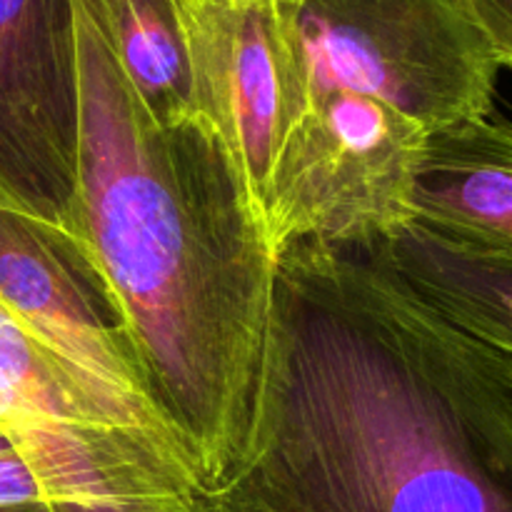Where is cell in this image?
Segmentation results:
<instances>
[{
  "label": "cell",
  "mask_w": 512,
  "mask_h": 512,
  "mask_svg": "<svg viewBox=\"0 0 512 512\" xmlns=\"http://www.w3.org/2000/svg\"><path fill=\"white\" fill-rule=\"evenodd\" d=\"M0 303L58 365L110 438L200 495L183 443L155 405L80 260L3 200Z\"/></svg>",
  "instance_id": "cell-3"
},
{
  "label": "cell",
  "mask_w": 512,
  "mask_h": 512,
  "mask_svg": "<svg viewBox=\"0 0 512 512\" xmlns=\"http://www.w3.org/2000/svg\"><path fill=\"white\" fill-rule=\"evenodd\" d=\"M183 25L195 115L228 150L268 228L290 73L283 8L275 0H185Z\"/></svg>",
  "instance_id": "cell-6"
},
{
  "label": "cell",
  "mask_w": 512,
  "mask_h": 512,
  "mask_svg": "<svg viewBox=\"0 0 512 512\" xmlns=\"http://www.w3.org/2000/svg\"><path fill=\"white\" fill-rule=\"evenodd\" d=\"M415 208L440 233L512 253V123L488 115L435 133Z\"/></svg>",
  "instance_id": "cell-7"
},
{
  "label": "cell",
  "mask_w": 512,
  "mask_h": 512,
  "mask_svg": "<svg viewBox=\"0 0 512 512\" xmlns=\"http://www.w3.org/2000/svg\"><path fill=\"white\" fill-rule=\"evenodd\" d=\"M0 433L48 512H198L193 490L110 438L0 303Z\"/></svg>",
  "instance_id": "cell-4"
},
{
  "label": "cell",
  "mask_w": 512,
  "mask_h": 512,
  "mask_svg": "<svg viewBox=\"0 0 512 512\" xmlns=\"http://www.w3.org/2000/svg\"><path fill=\"white\" fill-rule=\"evenodd\" d=\"M275 3H298V0H275Z\"/></svg>",
  "instance_id": "cell-14"
},
{
  "label": "cell",
  "mask_w": 512,
  "mask_h": 512,
  "mask_svg": "<svg viewBox=\"0 0 512 512\" xmlns=\"http://www.w3.org/2000/svg\"><path fill=\"white\" fill-rule=\"evenodd\" d=\"M493 48L500 68L512 70V0H458Z\"/></svg>",
  "instance_id": "cell-10"
},
{
  "label": "cell",
  "mask_w": 512,
  "mask_h": 512,
  "mask_svg": "<svg viewBox=\"0 0 512 512\" xmlns=\"http://www.w3.org/2000/svg\"><path fill=\"white\" fill-rule=\"evenodd\" d=\"M0 512H48L43 505H15V508H0Z\"/></svg>",
  "instance_id": "cell-12"
},
{
  "label": "cell",
  "mask_w": 512,
  "mask_h": 512,
  "mask_svg": "<svg viewBox=\"0 0 512 512\" xmlns=\"http://www.w3.org/2000/svg\"><path fill=\"white\" fill-rule=\"evenodd\" d=\"M163 125L198 118L185 50V0H73Z\"/></svg>",
  "instance_id": "cell-9"
},
{
  "label": "cell",
  "mask_w": 512,
  "mask_h": 512,
  "mask_svg": "<svg viewBox=\"0 0 512 512\" xmlns=\"http://www.w3.org/2000/svg\"><path fill=\"white\" fill-rule=\"evenodd\" d=\"M75 155L73 0H0V200L60 243L68 238Z\"/></svg>",
  "instance_id": "cell-5"
},
{
  "label": "cell",
  "mask_w": 512,
  "mask_h": 512,
  "mask_svg": "<svg viewBox=\"0 0 512 512\" xmlns=\"http://www.w3.org/2000/svg\"><path fill=\"white\" fill-rule=\"evenodd\" d=\"M290 43L285 115L315 95L375 100L430 135L488 118L500 63L458 0L280 3Z\"/></svg>",
  "instance_id": "cell-2"
},
{
  "label": "cell",
  "mask_w": 512,
  "mask_h": 512,
  "mask_svg": "<svg viewBox=\"0 0 512 512\" xmlns=\"http://www.w3.org/2000/svg\"><path fill=\"white\" fill-rule=\"evenodd\" d=\"M15 505H43V498L30 468L13 450L0 455V508H15Z\"/></svg>",
  "instance_id": "cell-11"
},
{
  "label": "cell",
  "mask_w": 512,
  "mask_h": 512,
  "mask_svg": "<svg viewBox=\"0 0 512 512\" xmlns=\"http://www.w3.org/2000/svg\"><path fill=\"white\" fill-rule=\"evenodd\" d=\"M370 248L445 318L512 358V253L453 238L420 220Z\"/></svg>",
  "instance_id": "cell-8"
},
{
  "label": "cell",
  "mask_w": 512,
  "mask_h": 512,
  "mask_svg": "<svg viewBox=\"0 0 512 512\" xmlns=\"http://www.w3.org/2000/svg\"><path fill=\"white\" fill-rule=\"evenodd\" d=\"M75 58L78 155L65 245L203 493L245 445L278 255L218 135L200 118L155 120L78 8Z\"/></svg>",
  "instance_id": "cell-1"
},
{
  "label": "cell",
  "mask_w": 512,
  "mask_h": 512,
  "mask_svg": "<svg viewBox=\"0 0 512 512\" xmlns=\"http://www.w3.org/2000/svg\"><path fill=\"white\" fill-rule=\"evenodd\" d=\"M5 453H13V445H10V440L0 433V455H5Z\"/></svg>",
  "instance_id": "cell-13"
},
{
  "label": "cell",
  "mask_w": 512,
  "mask_h": 512,
  "mask_svg": "<svg viewBox=\"0 0 512 512\" xmlns=\"http://www.w3.org/2000/svg\"><path fill=\"white\" fill-rule=\"evenodd\" d=\"M512 360V358H510ZM510 375H512V365H510Z\"/></svg>",
  "instance_id": "cell-15"
}]
</instances>
